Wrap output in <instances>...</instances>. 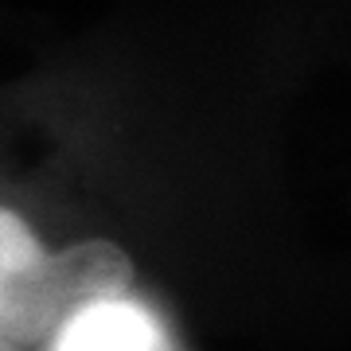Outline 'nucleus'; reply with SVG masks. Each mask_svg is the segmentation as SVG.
<instances>
[{"mask_svg":"<svg viewBox=\"0 0 351 351\" xmlns=\"http://www.w3.org/2000/svg\"><path fill=\"white\" fill-rule=\"evenodd\" d=\"M133 289V262L90 239L51 254L16 211L0 207V351H36L82 308Z\"/></svg>","mask_w":351,"mask_h":351,"instance_id":"1","label":"nucleus"},{"mask_svg":"<svg viewBox=\"0 0 351 351\" xmlns=\"http://www.w3.org/2000/svg\"><path fill=\"white\" fill-rule=\"evenodd\" d=\"M47 351H172L160 320L133 297H110L59 328Z\"/></svg>","mask_w":351,"mask_h":351,"instance_id":"2","label":"nucleus"}]
</instances>
